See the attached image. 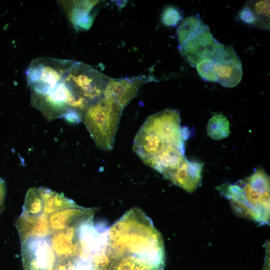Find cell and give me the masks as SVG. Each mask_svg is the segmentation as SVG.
Here are the masks:
<instances>
[{"label": "cell", "instance_id": "obj_1", "mask_svg": "<svg viewBox=\"0 0 270 270\" xmlns=\"http://www.w3.org/2000/svg\"><path fill=\"white\" fill-rule=\"evenodd\" d=\"M94 208L50 189L32 188L15 222L24 270H108V231Z\"/></svg>", "mask_w": 270, "mask_h": 270}, {"label": "cell", "instance_id": "obj_2", "mask_svg": "<svg viewBox=\"0 0 270 270\" xmlns=\"http://www.w3.org/2000/svg\"><path fill=\"white\" fill-rule=\"evenodd\" d=\"M108 270H164L162 237L138 208L126 212L108 231Z\"/></svg>", "mask_w": 270, "mask_h": 270}, {"label": "cell", "instance_id": "obj_3", "mask_svg": "<svg viewBox=\"0 0 270 270\" xmlns=\"http://www.w3.org/2000/svg\"><path fill=\"white\" fill-rule=\"evenodd\" d=\"M228 198L234 212L260 224L270 222V177L262 168L244 180L216 188Z\"/></svg>", "mask_w": 270, "mask_h": 270}, {"label": "cell", "instance_id": "obj_4", "mask_svg": "<svg viewBox=\"0 0 270 270\" xmlns=\"http://www.w3.org/2000/svg\"><path fill=\"white\" fill-rule=\"evenodd\" d=\"M181 56L192 66L204 59H214L224 46L213 36L208 26L198 16L182 20L177 29Z\"/></svg>", "mask_w": 270, "mask_h": 270}, {"label": "cell", "instance_id": "obj_5", "mask_svg": "<svg viewBox=\"0 0 270 270\" xmlns=\"http://www.w3.org/2000/svg\"><path fill=\"white\" fill-rule=\"evenodd\" d=\"M123 109L114 100L104 96L85 110L82 120L100 148H112Z\"/></svg>", "mask_w": 270, "mask_h": 270}, {"label": "cell", "instance_id": "obj_6", "mask_svg": "<svg viewBox=\"0 0 270 270\" xmlns=\"http://www.w3.org/2000/svg\"><path fill=\"white\" fill-rule=\"evenodd\" d=\"M110 79L92 66L75 61L66 76L73 96L84 110L104 96Z\"/></svg>", "mask_w": 270, "mask_h": 270}, {"label": "cell", "instance_id": "obj_7", "mask_svg": "<svg viewBox=\"0 0 270 270\" xmlns=\"http://www.w3.org/2000/svg\"><path fill=\"white\" fill-rule=\"evenodd\" d=\"M213 61L217 82L226 88L240 83L242 76V64L232 47L224 46Z\"/></svg>", "mask_w": 270, "mask_h": 270}, {"label": "cell", "instance_id": "obj_8", "mask_svg": "<svg viewBox=\"0 0 270 270\" xmlns=\"http://www.w3.org/2000/svg\"><path fill=\"white\" fill-rule=\"evenodd\" d=\"M142 75L132 78H110L104 92L106 97L112 98L122 108L135 97L140 86L148 81Z\"/></svg>", "mask_w": 270, "mask_h": 270}, {"label": "cell", "instance_id": "obj_9", "mask_svg": "<svg viewBox=\"0 0 270 270\" xmlns=\"http://www.w3.org/2000/svg\"><path fill=\"white\" fill-rule=\"evenodd\" d=\"M203 166L202 163L186 158L166 178L186 191L192 192L201 184Z\"/></svg>", "mask_w": 270, "mask_h": 270}, {"label": "cell", "instance_id": "obj_10", "mask_svg": "<svg viewBox=\"0 0 270 270\" xmlns=\"http://www.w3.org/2000/svg\"><path fill=\"white\" fill-rule=\"evenodd\" d=\"M184 150L171 146L159 154L142 161L162 173L166 178L185 160Z\"/></svg>", "mask_w": 270, "mask_h": 270}, {"label": "cell", "instance_id": "obj_11", "mask_svg": "<svg viewBox=\"0 0 270 270\" xmlns=\"http://www.w3.org/2000/svg\"><path fill=\"white\" fill-rule=\"evenodd\" d=\"M68 16L77 29H88L92 25L94 17L90 15L95 1H73L67 2Z\"/></svg>", "mask_w": 270, "mask_h": 270}, {"label": "cell", "instance_id": "obj_12", "mask_svg": "<svg viewBox=\"0 0 270 270\" xmlns=\"http://www.w3.org/2000/svg\"><path fill=\"white\" fill-rule=\"evenodd\" d=\"M208 136L214 140H222L230 133V123L227 118L222 114H216L209 120L206 126Z\"/></svg>", "mask_w": 270, "mask_h": 270}, {"label": "cell", "instance_id": "obj_13", "mask_svg": "<svg viewBox=\"0 0 270 270\" xmlns=\"http://www.w3.org/2000/svg\"><path fill=\"white\" fill-rule=\"evenodd\" d=\"M246 5L252 12L256 20V26L263 29H270V0L248 2Z\"/></svg>", "mask_w": 270, "mask_h": 270}, {"label": "cell", "instance_id": "obj_14", "mask_svg": "<svg viewBox=\"0 0 270 270\" xmlns=\"http://www.w3.org/2000/svg\"><path fill=\"white\" fill-rule=\"evenodd\" d=\"M196 68L199 75L204 80L217 82V76L214 70L212 60L204 59L200 62Z\"/></svg>", "mask_w": 270, "mask_h": 270}, {"label": "cell", "instance_id": "obj_15", "mask_svg": "<svg viewBox=\"0 0 270 270\" xmlns=\"http://www.w3.org/2000/svg\"><path fill=\"white\" fill-rule=\"evenodd\" d=\"M182 14L177 8L170 6L166 7L162 14V23L168 26H174L182 19Z\"/></svg>", "mask_w": 270, "mask_h": 270}, {"label": "cell", "instance_id": "obj_16", "mask_svg": "<svg viewBox=\"0 0 270 270\" xmlns=\"http://www.w3.org/2000/svg\"><path fill=\"white\" fill-rule=\"evenodd\" d=\"M240 19L244 23L252 26L256 25V20L252 10L246 4L243 7L239 13Z\"/></svg>", "mask_w": 270, "mask_h": 270}, {"label": "cell", "instance_id": "obj_17", "mask_svg": "<svg viewBox=\"0 0 270 270\" xmlns=\"http://www.w3.org/2000/svg\"><path fill=\"white\" fill-rule=\"evenodd\" d=\"M6 194V186L4 180L0 178V214L4 208V203Z\"/></svg>", "mask_w": 270, "mask_h": 270}]
</instances>
